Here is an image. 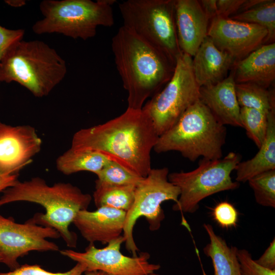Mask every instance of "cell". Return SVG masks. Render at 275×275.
<instances>
[{"mask_svg":"<svg viewBox=\"0 0 275 275\" xmlns=\"http://www.w3.org/2000/svg\"><path fill=\"white\" fill-rule=\"evenodd\" d=\"M267 30L259 25L216 16L211 19L207 36L216 46L241 60L266 43Z\"/></svg>","mask_w":275,"mask_h":275,"instance_id":"4fadbf2b","label":"cell"},{"mask_svg":"<svg viewBox=\"0 0 275 275\" xmlns=\"http://www.w3.org/2000/svg\"><path fill=\"white\" fill-rule=\"evenodd\" d=\"M67 72L65 60L39 40L14 42L0 60V84L17 82L39 98L47 96Z\"/></svg>","mask_w":275,"mask_h":275,"instance_id":"277c9868","label":"cell"},{"mask_svg":"<svg viewBox=\"0 0 275 275\" xmlns=\"http://www.w3.org/2000/svg\"><path fill=\"white\" fill-rule=\"evenodd\" d=\"M245 0H216V16L229 17L238 13Z\"/></svg>","mask_w":275,"mask_h":275,"instance_id":"d6a6232c","label":"cell"},{"mask_svg":"<svg viewBox=\"0 0 275 275\" xmlns=\"http://www.w3.org/2000/svg\"><path fill=\"white\" fill-rule=\"evenodd\" d=\"M114 0H44L39 5L44 18L32 26L38 35L59 33L74 39L94 37L98 26L115 23Z\"/></svg>","mask_w":275,"mask_h":275,"instance_id":"8992f818","label":"cell"},{"mask_svg":"<svg viewBox=\"0 0 275 275\" xmlns=\"http://www.w3.org/2000/svg\"><path fill=\"white\" fill-rule=\"evenodd\" d=\"M256 202L265 207H275V170L260 173L248 181Z\"/></svg>","mask_w":275,"mask_h":275,"instance_id":"83f0119b","label":"cell"},{"mask_svg":"<svg viewBox=\"0 0 275 275\" xmlns=\"http://www.w3.org/2000/svg\"><path fill=\"white\" fill-rule=\"evenodd\" d=\"M237 255L241 275H275V269H268L259 265L246 250L238 249Z\"/></svg>","mask_w":275,"mask_h":275,"instance_id":"4dcf8cb0","label":"cell"},{"mask_svg":"<svg viewBox=\"0 0 275 275\" xmlns=\"http://www.w3.org/2000/svg\"><path fill=\"white\" fill-rule=\"evenodd\" d=\"M233 67L236 84L253 83L267 89L275 79L274 42L262 45Z\"/></svg>","mask_w":275,"mask_h":275,"instance_id":"d6986e66","label":"cell"},{"mask_svg":"<svg viewBox=\"0 0 275 275\" xmlns=\"http://www.w3.org/2000/svg\"><path fill=\"white\" fill-rule=\"evenodd\" d=\"M111 160L97 151L70 148L57 158L56 166L58 171L67 175L81 171L96 175Z\"/></svg>","mask_w":275,"mask_h":275,"instance_id":"7402d4cb","label":"cell"},{"mask_svg":"<svg viewBox=\"0 0 275 275\" xmlns=\"http://www.w3.org/2000/svg\"><path fill=\"white\" fill-rule=\"evenodd\" d=\"M226 136V127L199 99L159 136L153 150L157 153L177 151L191 161L199 157L219 159Z\"/></svg>","mask_w":275,"mask_h":275,"instance_id":"5b68a950","label":"cell"},{"mask_svg":"<svg viewBox=\"0 0 275 275\" xmlns=\"http://www.w3.org/2000/svg\"><path fill=\"white\" fill-rule=\"evenodd\" d=\"M83 275H107L105 272L101 271H87Z\"/></svg>","mask_w":275,"mask_h":275,"instance_id":"74e56055","label":"cell"},{"mask_svg":"<svg viewBox=\"0 0 275 275\" xmlns=\"http://www.w3.org/2000/svg\"><path fill=\"white\" fill-rule=\"evenodd\" d=\"M200 88L193 72L192 57L181 52L176 58L170 80L143 106L159 136L172 127L199 99Z\"/></svg>","mask_w":275,"mask_h":275,"instance_id":"9c48e42d","label":"cell"},{"mask_svg":"<svg viewBox=\"0 0 275 275\" xmlns=\"http://www.w3.org/2000/svg\"><path fill=\"white\" fill-rule=\"evenodd\" d=\"M96 184L136 186L144 178L129 171L118 162L111 160L96 174Z\"/></svg>","mask_w":275,"mask_h":275,"instance_id":"4316f807","label":"cell"},{"mask_svg":"<svg viewBox=\"0 0 275 275\" xmlns=\"http://www.w3.org/2000/svg\"><path fill=\"white\" fill-rule=\"evenodd\" d=\"M5 3L8 4L9 5L12 7H19L23 6L25 4V1H11V0H7L5 1Z\"/></svg>","mask_w":275,"mask_h":275,"instance_id":"8d00e7d4","label":"cell"},{"mask_svg":"<svg viewBox=\"0 0 275 275\" xmlns=\"http://www.w3.org/2000/svg\"><path fill=\"white\" fill-rule=\"evenodd\" d=\"M2 257L1 254H0V263H2Z\"/></svg>","mask_w":275,"mask_h":275,"instance_id":"ab89813d","label":"cell"},{"mask_svg":"<svg viewBox=\"0 0 275 275\" xmlns=\"http://www.w3.org/2000/svg\"><path fill=\"white\" fill-rule=\"evenodd\" d=\"M42 140L30 125L11 126L0 121V173L19 174L33 161Z\"/></svg>","mask_w":275,"mask_h":275,"instance_id":"5bb4252c","label":"cell"},{"mask_svg":"<svg viewBox=\"0 0 275 275\" xmlns=\"http://www.w3.org/2000/svg\"><path fill=\"white\" fill-rule=\"evenodd\" d=\"M85 267L76 263V265L65 272H51L44 269L37 264H24L8 272H1L0 275H83Z\"/></svg>","mask_w":275,"mask_h":275,"instance_id":"f1b7e54d","label":"cell"},{"mask_svg":"<svg viewBox=\"0 0 275 275\" xmlns=\"http://www.w3.org/2000/svg\"><path fill=\"white\" fill-rule=\"evenodd\" d=\"M158 138L145 108L127 107L114 119L76 132L71 148L100 152L145 178L152 169L151 152Z\"/></svg>","mask_w":275,"mask_h":275,"instance_id":"6da1fadb","label":"cell"},{"mask_svg":"<svg viewBox=\"0 0 275 275\" xmlns=\"http://www.w3.org/2000/svg\"><path fill=\"white\" fill-rule=\"evenodd\" d=\"M268 115L263 111L245 107H240V116L242 127L248 136L260 147L267 133Z\"/></svg>","mask_w":275,"mask_h":275,"instance_id":"484cf974","label":"cell"},{"mask_svg":"<svg viewBox=\"0 0 275 275\" xmlns=\"http://www.w3.org/2000/svg\"><path fill=\"white\" fill-rule=\"evenodd\" d=\"M148 275H159V274H157V273H155V272H153V273H151L149 274H148Z\"/></svg>","mask_w":275,"mask_h":275,"instance_id":"f35d334b","label":"cell"},{"mask_svg":"<svg viewBox=\"0 0 275 275\" xmlns=\"http://www.w3.org/2000/svg\"><path fill=\"white\" fill-rule=\"evenodd\" d=\"M193 57V72L200 87L215 85L224 80L235 62L229 54L218 49L208 36Z\"/></svg>","mask_w":275,"mask_h":275,"instance_id":"ac0fdd59","label":"cell"},{"mask_svg":"<svg viewBox=\"0 0 275 275\" xmlns=\"http://www.w3.org/2000/svg\"><path fill=\"white\" fill-rule=\"evenodd\" d=\"M124 242L123 235L111 241L103 248L90 244L84 252L71 249L60 251V253L84 265L87 271H101L107 275H148L159 270L160 265L149 262L148 252H140L136 256L123 255L121 246Z\"/></svg>","mask_w":275,"mask_h":275,"instance_id":"8fae6325","label":"cell"},{"mask_svg":"<svg viewBox=\"0 0 275 275\" xmlns=\"http://www.w3.org/2000/svg\"><path fill=\"white\" fill-rule=\"evenodd\" d=\"M256 262L260 266L270 270L275 269V239L273 238L269 246Z\"/></svg>","mask_w":275,"mask_h":275,"instance_id":"836d02e7","label":"cell"},{"mask_svg":"<svg viewBox=\"0 0 275 275\" xmlns=\"http://www.w3.org/2000/svg\"><path fill=\"white\" fill-rule=\"evenodd\" d=\"M126 213L105 206L94 211L83 210L78 212L73 224L90 244H107L122 235Z\"/></svg>","mask_w":275,"mask_h":275,"instance_id":"2e32d148","label":"cell"},{"mask_svg":"<svg viewBox=\"0 0 275 275\" xmlns=\"http://www.w3.org/2000/svg\"><path fill=\"white\" fill-rule=\"evenodd\" d=\"M92 197L84 193L70 183L58 182L49 185L42 178L18 181L3 192L0 207L13 202L24 201L41 205L45 213H37L29 220L37 225L56 230L66 245L70 248L77 245L76 234L69 230L79 211L87 210Z\"/></svg>","mask_w":275,"mask_h":275,"instance_id":"3957f363","label":"cell"},{"mask_svg":"<svg viewBox=\"0 0 275 275\" xmlns=\"http://www.w3.org/2000/svg\"><path fill=\"white\" fill-rule=\"evenodd\" d=\"M24 34V30H10L0 25V60L8 47L14 42L22 40Z\"/></svg>","mask_w":275,"mask_h":275,"instance_id":"1f68e13d","label":"cell"},{"mask_svg":"<svg viewBox=\"0 0 275 275\" xmlns=\"http://www.w3.org/2000/svg\"><path fill=\"white\" fill-rule=\"evenodd\" d=\"M240 161V155L231 152L219 159L202 158L198 167L191 171L169 173V181L180 191L173 209L193 213L199 208V203L206 197L237 188L239 183L232 180L231 174Z\"/></svg>","mask_w":275,"mask_h":275,"instance_id":"52a82bcc","label":"cell"},{"mask_svg":"<svg viewBox=\"0 0 275 275\" xmlns=\"http://www.w3.org/2000/svg\"><path fill=\"white\" fill-rule=\"evenodd\" d=\"M18 174H6L0 173V194L14 186L18 180Z\"/></svg>","mask_w":275,"mask_h":275,"instance_id":"e575fe53","label":"cell"},{"mask_svg":"<svg viewBox=\"0 0 275 275\" xmlns=\"http://www.w3.org/2000/svg\"><path fill=\"white\" fill-rule=\"evenodd\" d=\"M257 154L251 159L240 161L237 165L236 181L248 182L263 172L275 170V113L268 115L267 130L265 139Z\"/></svg>","mask_w":275,"mask_h":275,"instance_id":"ffe728a7","label":"cell"},{"mask_svg":"<svg viewBox=\"0 0 275 275\" xmlns=\"http://www.w3.org/2000/svg\"><path fill=\"white\" fill-rule=\"evenodd\" d=\"M123 25L176 62L181 52L175 20V1L128 0L119 5Z\"/></svg>","mask_w":275,"mask_h":275,"instance_id":"ba28073f","label":"cell"},{"mask_svg":"<svg viewBox=\"0 0 275 275\" xmlns=\"http://www.w3.org/2000/svg\"><path fill=\"white\" fill-rule=\"evenodd\" d=\"M111 46L128 93V107L141 109L170 80L176 62L124 25L113 37Z\"/></svg>","mask_w":275,"mask_h":275,"instance_id":"7a4b0ae2","label":"cell"},{"mask_svg":"<svg viewBox=\"0 0 275 275\" xmlns=\"http://www.w3.org/2000/svg\"><path fill=\"white\" fill-rule=\"evenodd\" d=\"M235 93L240 107L257 109L269 114L274 111V93L253 83L235 84Z\"/></svg>","mask_w":275,"mask_h":275,"instance_id":"cb8c5ba5","label":"cell"},{"mask_svg":"<svg viewBox=\"0 0 275 275\" xmlns=\"http://www.w3.org/2000/svg\"><path fill=\"white\" fill-rule=\"evenodd\" d=\"M230 18L265 28L268 35L266 44L273 43L275 38V1L261 0L252 7L234 14Z\"/></svg>","mask_w":275,"mask_h":275,"instance_id":"d4e9b609","label":"cell"},{"mask_svg":"<svg viewBox=\"0 0 275 275\" xmlns=\"http://www.w3.org/2000/svg\"><path fill=\"white\" fill-rule=\"evenodd\" d=\"M203 227L210 239L203 252L211 259L214 275H241L238 248L229 246L225 239L215 233L211 225L204 224Z\"/></svg>","mask_w":275,"mask_h":275,"instance_id":"44dd1931","label":"cell"},{"mask_svg":"<svg viewBox=\"0 0 275 275\" xmlns=\"http://www.w3.org/2000/svg\"><path fill=\"white\" fill-rule=\"evenodd\" d=\"M167 168L151 169L148 175L136 185L134 199L130 209L126 212L123 236L126 250L138 255L139 250L133 238V229L137 221L145 217L151 231L158 230L164 218L161 204L164 201L177 202L179 188L168 179Z\"/></svg>","mask_w":275,"mask_h":275,"instance_id":"30bf717a","label":"cell"},{"mask_svg":"<svg viewBox=\"0 0 275 275\" xmlns=\"http://www.w3.org/2000/svg\"><path fill=\"white\" fill-rule=\"evenodd\" d=\"M212 216L223 228L235 227L238 221V212L234 206L228 202L217 204L212 211Z\"/></svg>","mask_w":275,"mask_h":275,"instance_id":"f546056e","label":"cell"},{"mask_svg":"<svg viewBox=\"0 0 275 275\" xmlns=\"http://www.w3.org/2000/svg\"><path fill=\"white\" fill-rule=\"evenodd\" d=\"M60 237L54 229L39 225L29 219L23 224L17 223L11 217L0 213V254L2 263L11 270L18 267V262L32 251H58L59 246L48 238Z\"/></svg>","mask_w":275,"mask_h":275,"instance_id":"7c38bea8","label":"cell"},{"mask_svg":"<svg viewBox=\"0 0 275 275\" xmlns=\"http://www.w3.org/2000/svg\"><path fill=\"white\" fill-rule=\"evenodd\" d=\"M232 71L218 83L200 88L199 99L222 125L242 127Z\"/></svg>","mask_w":275,"mask_h":275,"instance_id":"e0dca14e","label":"cell"},{"mask_svg":"<svg viewBox=\"0 0 275 275\" xmlns=\"http://www.w3.org/2000/svg\"><path fill=\"white\" fill-rule=\"evenodd\" d=\"M134 185L96 184L93 199L97 207H108L127 212L134 199Z\"/></svg>","mask_w":275,"mask_h":275,"instance_id":"603a6c76","label":"cell"},{"mask_svg":"<svg viewBox=\"0 0 275 275\" xmlns=\"http://www.w3.org/2000/svg\"><path fill=\"white\" fill-rule=\"evenodd\" d=\"M209 19L199 1H175V20L181 52L194 57L207 36Z\"/></svg>","mask_w":275,"mask_h":275,"instance_id":"9a60e30c","label":"cell"},{"mask_svg":"<svg viewBox=\"0 0 275 275\" xmlns=\"http://www.w3.org/2000/svg\"><path fill=\"white\" fill-rule=\"evenodd\" d=\"M216 0H202L199 2L208 18L212 19L216 17Z\"/></svg>","mask_w":275,"mask_h":275,"instance_id":"d590c367","label":"cell"}]
</instances>
